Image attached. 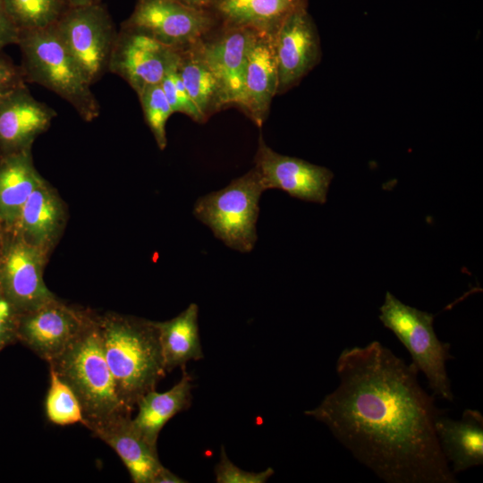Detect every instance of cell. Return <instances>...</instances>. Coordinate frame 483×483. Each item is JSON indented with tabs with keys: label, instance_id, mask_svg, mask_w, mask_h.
I'll list each match as a JSON object with an SVG mask.
<instances>
[{
	"label": "cell",
	"instance_id": "cell-1",
	"mask_svg": "<svg viewBox=\"0 0 483 483\" xmlns=\"http://www.w3.org/2000/svg\"><path fill=\"white\" fill-rule=\"evenodd\" d=\"M338 386L307 416L387 483H456L436 437L440 414L418 369L380 342L345 348Z\"/></svg>",
	"mask_w": 483,
	"mask_h": 483
},
{
	"label": "cell",
	"instance_id": "cell-2",
	"mask_svg": "<svg viewBox=\"0 0 483 483\" xmlns=\"http://www.w3.org/2000/svg\"><path fill=\"white\" fill-rule=\"evenodd\" d=\"M97 319L117 396L132 413L140 397L156 389L166 373L155 321L116 313Z\"/></svg>",
	"mask_w": 483,
	"mask_h": 483
},
{
	"label": "cell",
	"instance_id": "cell-3",
	"mask_svg": "<svg viewBox=\"0 0 483 483\" xmlns=\"http://www.w3.org/2000/svg\"><path fill=\"white\" fill-rule=\"evenodd\" d=\"M97 315L49 367L73 390L90 427L122 414H131L120 402L103 351Z\"/></svg>",
	"mask_w": 483,
	"mask_h": 483
},
{
	"label": "cell",
	"instance_id": "cell-4",
	"mask_svg": "<svg viewBox=\"0 0 483 483\" xmlns=\"http://www.w3.org/2000/svg\"><path fill=\"white\" fill-rule=\"evenodd\" d=\"M20 65L26 82L37 83L68 102L86 122L97 119L100 105L86 74L57 35L54 24L20 31Z\"/></svg>",
	"mask_w": 483,
	"mask_h": 483
},
{
	"label": "cell",
	"instance_id": "cell-5",
	"mask_svg": "<svg viewBox=\"0 0 483 483\" xmlns=\"http://www.w3.org/2000/svg\"><path fill=\"white\" fill-rule=\"evenodd\" d=\"M266 191L253 167L225 188L197 199L193 215L226 246L250 252L257 242L259 199Z\"/></svg>",
	"mask_w": 483,
	"mask_h": 483
},
{
	"label": "cell",
	"instance_id": "cell-6",
	"mask_svg": "<svg viewBox=\"0 0 483 483\" xmlns=\"http://www.w3.org/2000/svg\"><path fill=\"white\" fill-rule=\"evenodd\" d=\"M379 319L410 352L412 364L427 377L435 395L453 401L446 361L453 358L451 345L441 342L434 327V315L404 304L386 292Z\"/></svg>",
	"mask_w": 483,
	"mask_h": 483
},
{
	"label": "cell",
	"instance_id": "cell-7",
	"mask_svg": "<svg viewBox=\"0 0 483 483\" xmlns=\"http://www.w3.org/2000/svg\"><path fill=\"white\" fill-rule=\"evenodd\" d=\"M54 28L91 84L108 72L118 31L101 4L68 7Z\"/></svg>",
	"mask_w": 483,
	"mask_h": 483
},
{
	"label": "cell",
	"instance_id": "cell-8",
	"mask_svg": "<svg viewBox=\"0 0 483 483\" xmlns=\"http://www.w3.org/2000/svg\"><path fill=\"white\" fill-rule=\"evenodd\" d=\"M217 25L208 11L177 0H137L133 12L122 23L178 51L194 45Z\"/></svg>",
	"mask_w": 483,
	"mask_h": 483
},
{
	"label": "cell",
	"instance_id": "cell-9",
	"mask_svg": "<svg viewBox=\"0 0 483 483\" xmlns=\"http://www.w3.org/2000/svg\"><path fill=\"white\" fill-rule=\"evenodd\" d=\"M48 255L6 231L0 260V292L21 314L54 299L43 279Z\"/></svg>",
	"mask_w": 483,
	"mask_h": 483
},
{
	"label": "cell",
	"instance_id": "cell-10",
	"mask_svg": "<svg viewBox=\"0 0 483 483\" xmlns=\"http://www.w3.org/2000/svg\"><path fill=\"white\" fill-rule=\"evenodd\" d=\"M93 315L55 297L20 315L17 337L48 362L84 330Z\"/></svg>",
	"mask_w": 483,
	"mask_h": 483
},
{
	"label": "cell",
	"instance_id": "cell-11",
	"mask_svg": "<svg viewBox=\"0 0 483 483\" xmlns=\"http://www.w3.org/2000/svg\"><path fill=\"white\" fill-rule=\"evenodd\" d=\"M254 168L265 191L278 189L293 198L318 204L326 203L334 178L333 172L325 166L275 152L261 134Z\"/></svg>",
	"mask_w": 483,
	"mask_h": 483
},
{
	"label": "cell",
	"instance_id": "cell-12",
	"mask_svg": "<svg viewBox=\"0 0 483 483\" xmlns=\"http://www.w3.org/2000/svg\"><path fill=\"white\" fill-rule=\"evenodd\" d=\"M178 56V50L121 26L108 72L123 78L138 95L148 86L160 84Z\"/></svg>",
	"mask_w": 483,
	"mask_h": 483
},
{
	"label": "cell",
	"instance_id": "cell-13",
	"mask_svg": "<svg viewBox=\"0 0 483 483\" xmlns=\"http://www.w3.org/2000/svg\"><path fill=\"white\" fill-rule=\"evenodd\" d=\"M272 41L279 95L297 86L321 60L320 38L308 8L290 15Z\"/></svg>",
	"mask_w": 483,
	"mask_h": 483
},
{
	"label": "cell",
	"instance_id": "cell-14",
	"mask_svg": "<svg viewBox=\"0 0 483 483\" xmlns=\"http://www.w3.org/2000/svg\"><path fill=\"white\" fill-rule=\"evenodd\" d=\"M255 31L216 26L195 47L216 76L229 106L239 107L243 95L247 54Z\"/></svg>",
	"mask_w": 483,
	"mask_h": 483
},
{
	"label": "cell",
	"instance_id": "cell-15",
	"mask_svg": "<svg viewBox=\"0 0 483 483\" xmlns=\"http://www.w3.org/2000/svg\"><path fill=\"white\" fill-rule=\"evenodd\" d=\"M56 112L37 100L23 84L0 98V157L31 149Z\"/></svg>",
	"mask_w": 483,
	"mask_h": 483
},
{
	"label": "cell",
	"instance_id": "cell-16",
	"mask_svg": "<svg viewBox=\"0 0 483 483\" xmlns=\"http://www.w3.org/2000/svg\"><path fill=\"white\" fill-rule=\"evenodd\" d=\"M277 68L272 38L258 32L250 42L239 107L258 127L267 120L277 91Z\"/></svg>",
	"mask_w": 483,
	"mask_h": 483
},
{
	"label": "cell",
	"instance_id": "cell-17",
	"mask_svg": "<svg viewBox=\"0 0 483 483\" xmlns=\"http://www.w3.org/2000/svg\"><path fill=\"white\" fill-rule=\"evenodd\" d=\"M120 457L134 483H153L165 468L157 447L137 431L131 414H122L89 428Z\"/></svg>",
	"mask_w": 483,
	"mask_h": 483
},
{
	"label": "cell",
	"instance_id": "cell-18",
	"mask_svg": "<svg viewBox=\"0 0 483 483\" xmlns=\"http://www.w3.org/2000/svg\"><path fill=\"white\" fill-rule=\"evenodd\" d=\"M66 220L64 202L54 187L45 180L23 205L12 231L49 255L62 235Z\"/></svg>",
	"mask_w": 483,
	"mask_h": 483
},
{
	"label": "cell",
	"instance_id": "cell-19",
	"mask_svg": "<svg viewBox=\"0 0 483 483\" xmlns=\"http://www.w3.org/2000/svg\"><path fill=\"white\" fill-rule=\"evenodd\" d=\"M309 0H211L207 7L218 25L241 28L273 38L292 13Z\"/></svg>",
	"mask_w": 483,
	"mask_h": 483
},
{
	"label": "cell",
	"instance_id": "cell-20",
	"mask_svg": "<svg viewBox=\"0 0 483 483\" xmlns=\"http://www.w3.org/2000/svg\"><path fill=\"white\" fill-rule=\"evenodd\" d=\"M435 430L440 449L455 475L483 464V416L466 409L460 419L439 414Z\"/></svg>",
	"mask_w": 483,
	"mask_h": 483
},
{
	"label": "cell",
	"instance_id": "cell-21",
	"mask_svg": "<svg viewBox=\"0 0 483 483\" xmlns=\"http://www.w3.org/2000/svg\"><path fill=\"white\" fill-rule=\"evenodd\" d=\"M44 181L31 149L0 157V222L6 231L15 227L23 205Z\"/></svg>",
	"mask_w": 483,
	"mask_h": 483
},
{
	"label": "cell",
	"instance_id": "cell-22",
	"mask_svg": "<svg viewBox=\"0 0 483 483\" xmlns=\"http://www.w3.org/2000/svg\"><path fill=\"white\" fill-rule=\"evenodd\" d=\"M182 375L171 389L158 393L156 389L138 401V412L131 422L137 431L151 445L157 447L158 435L164 426L176 414L187 410L192 401V378L182 367Z\"/></svg>",
	"mask_w": 483,
	"mask_h": 483
},
{
	"label": "cell",
	"instance_id": "cell-23",
	"mask_svg": "<svg viewBox=\"0 0 483 483\" xmlns=\"http://www.w3.org/2000/svg\"><path fill=\"white\" fill-rule=\"evenodd\" d=\"M199 307L191 303L175 318L156 322L165 369L171 372L190 360L203 358L199 330Z\"/></svg>",
	"mask_w": 483,
	"mask_h": 483
},
{
	"label": "cell",
	"instance_id": "cell-24",
	"mask_svg": "<svg viewBox=\"0 0 483 483\" xmlns=\"http://www.w3.org/2000/svg\"><path fill=\"white\" fill-rule=\"evenodd\" d=\"M176 68L191 100L206 120L228 106L216 76L195 44L179 50Z\"/></svg>",
	"mask_w": 483,
	"mask_h": 483
},
{
	"label": "cell",
	"instance_id": "cell-25",
	"mask_svg": "<svg viewBox=\"0 0 483 483\" xmlns=\"http://www.w3.org/2000/svg\"><path fill=\"white\" fill-rule=\"evenodd\" d=\"M3 3L20 31L49 27L68 8L66 0H3Z\"/></svg>",
	"mask_w": 483,
	"mask_h": 483
},
{
	"label": "cell",
	"instance_id": "cell-26",
	"mask_svg": "<svg viewBox=\"0 0 483 483\" xmlns=\"http://www.w3.org/2000/svg\"><path fill=\"white\" fill-rule=\"evenodd\" d=\"M45 411L47 419L55 425L84 424L82 409L76 394L50 367Z\"/></svg>",
	"mask_w": 483,
	"mask_h": 483
},
{
	"label": "cell",
	"instance_id": "cell-27",
	"mask_svg": "<svg viewBox=\"0 0 483 483\" xmlns=\"http://www.w3.org/2000/svg\"><path fill=\"white\" fill-rule=\"evenodd\" d=\"M138 97L145 121L158 148L163 150L167 144L166 122L174 114L163 89L160 84L150 85L138 94Z\"/></svg>",
	"mask_w": 483,
	"mask_h": 483
},
{
	"label": "cell",
	"instance_id": "cell-28",
	"mask_svg": "<svg viewBox=\"0 0 483 483\" xmlns=\"http://www.w3.org/2000/svg\"><path fill=\"white\" fill-rule=\"evenodd\" d=\"M176 65L177 62L166 72L160 82L168 103L174 113L184 114L199 123H205L207 120L191 100Z\"/></svg>",
	"mask_w": 483,
	"mask_h": 483
},
{
	"label": "cell",
	"instance_id": "cell-29",
	"mask_svg": "<svg viewBox=\"0 0 483 483\" xmlns=\"http://www.w3.org/2000/svg\"><path fill=\"white\" fill-rule=\"evenodd\" d=\"M214 472L217 483H265L275 473L271 467L259 472L240 469L229 460L224 445L221 446L220 461Z\"/></svg>",
	"mask_w": 483,
	"mask_h": 483
},
{
	"label": "cell",
	"instance_id": "cell-30",
	"mask_svg": "<svg viewBox=\"0 0 483 483\" xmlns=\"http://www.w3.org/2000/svg\"><path fill=\"white\" fill-rule=\"evenodd\" d=\"M21 313L0 292V350L17 336Z\"/></svg>",
	"mask_w": 483,
	"mask_h": 483
},
{
	"label": "cell",
	"instance_id": "cell-31",
	"mask_svg": "<svg viewBox=\"0 0 483 483\" xmlns=\"http://www.w3.org/2000/svg\"><path fill=\"white\" fill-rule=\"evenodd\" d=\"M26 84L20 65L0 53V98L13 89Z\"/></svg>",
	"mask_w": 483,
	"mask_h": 483
},
{
	"label": "cell",
	"instance_id": "cell-32",
	"mask_svg": "<svg viewBox=\"0 0 483 483\" xmlns=\"http://www.w3.org/2000/svg\"><path fill=\"white\" fill-rule=\"evenodd\" d=\"M19 36V29L8 14L3 0H0V53L8 45H17Z\"/></svg>",
	"mask_w": 483,
	"mask_h": 483
},
{
	"label": "cell",
	"instance_id": "cell-33",
	"mask_svg": "<svg viewBox=\"0 0 483 483\" xmlns=\"http://www.w3.org/2000/svg\"><path fill=\"white\" fill-rule=\"evenodd\" d=\"M185 479L178 477L165 467L158 473L153 483H183Z\"/></svg>",
	"mask_w": 483,
	"mask_h": 483
},
{
	"label": "cell",
	"instance_id": "cell-34",
	"mask_svg": "<svg viewBox=\"0 0 483 483\" xmlns=\"http://www.w3.org/2000/svg\"><path fill=\"white\" fill-rule=\"evenodd\" d=\"M180 3L196 9L206 10L211 0H177Z\"/></svg>",
	"mask_w": 483,
	"mask_h": 483
},
{
	"label": "cell",
	"instance_id": "cell-35",
	"mask_svg": "<svg viewBox=\"0 0 483 483\" xmlns=\"http://www.w3.org/2000/svg\"><path fill=\"white\" fill-rule=\"evenodd\" d=\"M68 7L89 5L101 3V0H66Z\"/></svg>",
	"mask_w": 483,
	"mask_h": 483
},
{
	"label": "cell",
	"instance_id": "cell-36",
	"mask_svg": "<svg viewBox=\"0 0 483 483\" xmlns=\"http://www.w3.org/2000/svg\"><path fill=\"white\" fill-rule=\"evenodd\" d=\"M5 234H6V230L4 228L3 225L0 222V260L4 252Z\"/></svg>",
	"mask_w": 483,
	"mask_h": 483
}]
</instances>
